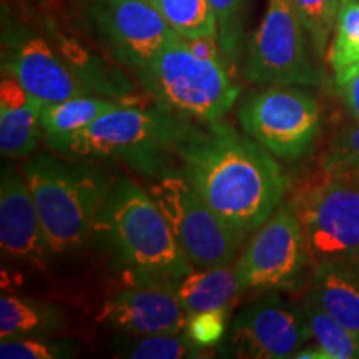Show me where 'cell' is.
Wrapping results in <instances>:
<instances>
[{
    "label": "cell",
    "instance_id": "obj_19",
    "mask_svg": "<svg viewBox=\"0 0 359 359\" xmlns=\"http://www.w3.org/2000/svg\"><path fill=\"white\" fill-rule=\"evenodd\" d=\"M64 316L52 304H45L22 296L4 294L0 299V338L47 336L62 330Z\"/></svg>",
    "mask_w": 359,
    "mask_h": 359
},
{
    "label": "cell",
    "instance_id": "obj_10",
    "mask_svg": "<svg viewBox=\"0 0 359 359\" xmlns=\"http://www.w3.org/2000/svg\"><path fill=\"white\" fill-rule=\"evenodd\" d=\"M309 258L302 223L290 203L257 228L235 264L241 291L293 288Z\"/></svg>",
    "mask_w": 359,
    "mask_h": 359
},
{
    "label": "cell",
    "instance_id": "obj_18",
    "mask_svg": "<svg viewBox=\"0 0 359 359\" xmlns=\"http://www.w3.org/2000/svg\"><path fill=\"white\" fill-rule=\"evenodd\" d=\"M175 290L188 314L226 308L228 303L241 293L233 264L191 271L175 285Z\"/></svg>",
    "mask_w": 359,
    "mask_h": 359
},
{
    "label": "cell",
    "instance_id": "obj_27",
    "mask_svg": "<svg viewBox=\"0 0 359 359\" xmlns=\"http://www.w3.org/2000/svg\"><path fill=\"white\" fill-rule=\"evenodd\" d=\"M359 180V122L339 130L321 156V167Z\"/></svg>",
    "mask_w": 359,
    "mask_h": 359
},
{
    "label": "cell",
    "instance_id": "obj_28",
    "mask_svg": "<svg viewBox=\"0 0 359 359\" xmlns=\"http://www.w3.org/2000/svg\"><path fill=\"white\" fill-rule=\"evenodd\" d=\"M217 20L218 43L224 57L235 58L241 39L246 0H208Z\"/></svg>",
    "mask_w": 359,
    "mask_h": 359
},
{
    "label": "cell",
    "instance_id": "obj_23",
    "mask_svg": "<svg viewBox=\"0 0 359 359\" xmlns=\"http://www.w3.org/2000/svg\"><path fill=\"white\" fill-rule=\"evenodd\" d=\"M294 7L304 32L311 40L313 50L320 58H325L343 0H294Z\"/></svg>",
    "mask_w": 359,
    "mask_h": 359
},
{
    "label": "cell",
    "instance_id": "obj_29",
    "mask_svg": "<svg viewBox=\"0 0 359 359\" xmlns=\"http://www.w3.org/2000/svg\"><path fill=\"white\" fill-rule=\"evenodd\" d=\"M226 327V308L212 311L193 313L187 323V336L195 346L206 348L217 344L223 338Z\"/></svg>",
    "mask_w": 359,
    "mask_h": 359
},
{
    "label": "cell",
    "instance_id": "obj_9",
    "mask_svg": "<svg viewBox=\"0 0 359 359\" xmlns=\"http://www.w3.org/2000/svg\"><path fill=\"white\" fill-rule=\"evenodd\" d=\"M245 77L258 85L320 83L294 0H268L262 24L251 39Z\"/></svg>",
    "mask_w": 359,
    "mask_h": 359
},
{
    "label": "cell",
    "instance_id": "obj_5",
    "mask_svg": "<svg viewBox=\"0 0 359 359\" xmlns=\"http://www.w3.org/2000/svg\"><path fill=\"white\" fill-rule=\"evenodd\" d=\"M138 77L175 114L203 123L218 122L240 93L222 60L198 55L182 37L167 45Z\"/></svg>",
    "mask_w": 359,
    "mask_h": 359
},
{
    "label": "cell",
    "instance_id": "obj_32",
    "mask_svg": "<svg viewBox=\"0 0 359 359\" xmlns=\"http://www.w3.org/2000/svg\"><path fill=\"white\" fill-rule=\"evenodd\" d=\"M354 262H356V263H358V264H359V258H358V259H354Z\"/></svg>",
    "mask_w": 359,
    "mask_h": 359
},
{
    "label": "cell",
    "instance_id": "obj_21",
    "mask_svg": "<svg viewBox=\"0 0 359 359\" xmlns=\"http://www.w3.org/2000/svg\"><path fill=\"white\" fill-rule=\"evenodd\" d=\"M304 314L311 330L313 339L325 353L326 359L359 358V338L353 334L321 308V304L308 293L303 303Z\"/></svg>",
    "mask_w": 359,
    "mask_h": 359
},
{
    "label": "cell",
    "instance_id": "obj_15",
    "mask_svg": "<svg viewBox=\"0 0 359 359\" xmlns=\"http://www.w3.org/2000/svg\"><path fill=\"white\" fill-rule=\"evenodd\" d=\"M4 70L19 80L22 87L42 105L69 100L87 92L50 45L40 37L15 40L4 62Z\"/></svg>",
    "mask_w": 359,
    "mask_h": 359
},
{
    "label": "cell",
    "instance_id": "obj_3",
    "mask_svg": "<svg viewBox=\"0 0 359 359\" xmlns=\"http://www.w3.org/2000/svg\"><path fill=\"white\" fill-rule=\"evenodd\" d=\"M95 230L110 238L135 275L178 283L193 271L160 206L132 180L123 178L110 185Z\"/></svg>",
    "mask_w": 359,
    "mask_h": 359
},
{
    "label": "cell",
    "instance_id": "obj_22",
    "mask_svg": "<svg viewBox=\"0 0 359 359\" xmlns=\"http://www.w3.org/2000/svg\"><path fill=\"white\" fill-rule=\"evenodd\" d=\"M151 2L182 39H218L217 20L208 0H151Z\"/></svg>",
    "mask_w": 359,
    "mask_h": 359
},
{
    "label": "cell",
    "instance_id": "obj_30",
    "mask_svg": "<svg viewBox=\"0 0 359 359\" xmlns=\"http://www.w3.org/2000/svg\"><path fill=\"white\" fill-rule=\"evenodd\" d=\"M336 85L348 110L359 122V65L336 75Z\"/></svg>",
    "mask_w": 359,
    "mask_h": 359
},
{
    "label": "cell",
    "instance_id": "obj_14",
    "mask_svg": "<svg viewBox=\"0 0 359 359\" xmlns=\"http://www.w3.org/2000/svg\"><path fill=\"white\" fill-rule=\"evenodd\" d=\"M0 246L11 262L39 269L52 253L29 185L12 168L2 170L0 182Z\"/></svg>",
    "mask_w": 359,
    "mask_h": 359
},
{
    "label": "cell",
    "instance_id": "obj_31",
    "mask_svg": "<svg viewBox=\"0 0 359 359\" xmlns=\"http://www.w3.org/2000/svg\"><path fill=\"white\" fill-rule=\"evenodd\" d=\"M348 2H353V0H343V4H348Z\"/></svg>",
    "mask_w": 359,
    "mask_h": 359
},
{
    "label": "cell",
    "instance_id": "obj_4",
    "mask_svg": "<svg viewBox=\"0 0 359 359\" xmlns=\"http://www.w3.org/2000/svg\"><path fill=\"white\" fill-rule=\"evenodd\" d=\"M24 178L52 253L82 250L110 188L100 170L40 155L27 161Z\"/></svg>",
    "mask_w": 359,
    "mask_h": 359
},
{
    "label": "cell",
    "instance_id": "obj_12",
    "mask_svg": "<svg viewBox=\"0 0 359 359\" xmlns=\"http://www.w3.org/2000/svg\"><path fill=\"white\" fill-rule=\"evenodd\" d=\"M311 338L304 309L273 293L238 314L228 344L236 358L283 359L294 358Z\"/></svg>",
    "mask_w": 359,
    "mask_h": 359
},
{
    "label": "cell",
    "instance_id": "obj_8",
    "mask_svg": "<svg viewBox=\"0 0 359 359\" xmlns=\"http://www.w3.org/2000/svg\"><path fill=\"white\" fill-rule=\"evenodd\" d=\"M246 133L281 160H298L311 150L321 130V110L308 90L269 85L238 111Z\"/></svg>",
    "mask_w": 359,
    "mask_h": 359
},
{
    "label": "cell",
    "instance_id": "obj_20",
    "mask_svg": "<svg viewBox=\"0 0 359 359\" xmlns=\"http://www.w3.org/2000/svg\"><path fill=\"white\" fill-rule=\"evenodd\" d=\"M125 103L80 95L58 103H47L40 110V127L45 138H60L87 128L102 115Z\"/></svg>",
    "mask_w": 359,
    "mask_h": 359
},
{
    "label": "cell",
    "instance_id": "obj_6",
    "mask_svg": "<svg viewBox=\"0 0 359 359\" xmlns=\"http://www.w3.org/2000/svg\"><path fill=\"white\" fill-rule=\"evenodd\" d=\"M290 206L314 264L359 258V180L320 168L296 188Z\"/></svg>",
    "mask_w": 359,
    "mask_h": 359
},
{
    "label": "cell",
    "instance_id": "obj_24",
    "mask_svg": "<svg viewBox=\"0 0 359 359\" xmlns=\"http://www.w3.org/2000/svg\"><path fill=\"white\" fill-rule=\"evenodd\" d=\"M327 60L334 75L359 65V0L341 7Z\"/></svg>",
    "mask_w": 359,
    "mask_h": 359
},
{
    "label": "cell",
    "instance_id": "obj_1",
    "mask_svg": "<svg viewBox=\"0 0 359 359\" xmlns=\"http://www.w3.org/2000/svg\"><path fill=\"white\" fill-rule=\"evenodd\" d=\"M178 156L206 203L243 233L262 226L286 193L285 175L266 148L224 123L198 130Z\"/></svg>",
    "mask_w": 359,
    "mask_h": 359
},
{
    "label": "cell",
    "instance_id": "obj_17",
    "mask_svg": "<svg viewBox=\"0 0 359 359\" xmlns=\"http://www.w3.org/2000/svg\"><path fill=\"white\" fill-rule=\"evenodd\" d=\"M309 294L359 338V264L356 262L314 264Z\"/></svg>",
    "mask_w": 359,
    "mask_h": 359
},
{
    "label": "cell",
    "instance_id": "obj_7",
    "mask_svg": "<svg viewBox=\"0 0 359 359\" xmlns=\"http://www.w3.org/2000/svg\"><path fill=\"white\" fill-rule=\"evenodd\" d=\"M180 248L196 269L228 266L236 259L246 233L215 213L185 172L165 170L148 183Z\"/></svg>",
    "mask_w": 359,
    "mask_h": 359
},
{
    "label": "cell",
    "instance_id": "obj_13",
    "mask_svg": "<svg viewBox=\"0 0 359 359\" xmlns=\"http://www.w3.org/2000/svg\"><path fill=\"white\" fill-rule=\"evenodd\" d=\"M177 283L132 273V283L105 302L100 321L132 336L180 334L188 313L180 303Z\"/></svg>",
    "mask_w": 359,
    "mask_h": 359
},
{
    "label": "cell",
    "instance_id": "obj_25",
    "mask_svg": "<svg viewBox=\"0 0 359 359\" xmlns=\"http://www.w3.org/2000/svg\"><path fill=\"white\" fill-rule=\"evenodd\" d=\"M200 348L195 346L188 336L151 334L135 336L133 341H123L118 356L135 359H182L198 356Z\"/></svg>",
    "mask_w": 359,
    "mask_h": 359
},
{
    "label": "cell",
    "instance_id": "obj_2",
    "mask_svg": "<svg viewBox=\"0 0 359 359\" xmlns=\"http://www.w3.org/2000/svg\"><path fill=\"white\" fill-rule=\"evenodd\" d=\"M198 130L177 114L135 109L125 103L77 133L45 142L65 155L122 160L147 177H156L168 170V156L178 155Z\"/></svg>",
    "mask_w": 359,
    "mask_h": 359
},
{
    "label": "cell",
    "instance_id": "obj_26",
    "mask_svg": "<svg viewBox=\"0 0 359 359\" xmlns=\"http://www.w3.org/2000/svg\"><path fill=\"white\" fill-rule=\"evenodd\" d=\"M75 351L77 348L69 339H53L45 336L2 339L0 343L2 359H58L74 356Z\"/></svg>",
    "mask_w": 359,
    "mask_h": 359
},
{
    "label": "cell",
    "instance_id": "obj_16",
    "mask_svg": "<svg viewBox=\"0 0 359 359\" xmlns=\"http://www.w3.org/2000/svg\"><path fill=\"white\" fill-rule=\"evenodd\" d=\"M42 103L4 70L0 83V150L8 158H24L39 145Z\"/></svg>",
    "mask_w": 359,
    "mask_h": 359
},
{
    "label": "cell",
    "instance_id": "obj_11",
    "mask_svg": "<svg viewBox=\"0 0 359 359\" xmlns=\"http://www.w3.org/2000/svg\"><path fill=\"white\" fill-rule=\"evenodd\" d=\"M88 12L114 55L137 74L180 37L151 0H92Z\"/></svg>",
    "mask_w": 359,
    "mask_h": 359
}]
</instances>
